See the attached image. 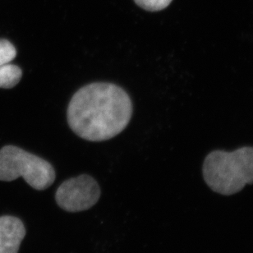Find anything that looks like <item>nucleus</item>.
I'll return each instance as SVG.
<instances>
[{
	"mask_svg": "<svg viewBox=\"0 0 253 253\" xmlns=\"http://www.w3.org/2000/svg\"><path fill=\"white\" fill-rule=\"evenodd\" d=\"M132 115V103L122 87L109 83H94L81 88L68 105L70 128L90 141L110 140L121 133Z\"/></svg>",
	"mask_w": 253,
	"mask_h": 253,
	"instance_id": "obj_1",
	"label": "nucleus"
},
{
	"mask_svg": "<svg viewBox=\"0 0 253 253\" xmlns=\"http://www.w3.org/2000/svg\"><path fill=\"white\" fill-rule=\"evenodd\" d=\"M139 7L149 12H158L165 9L173 0H134Z\"/></svg>",
	"mask_w": 253,
	"mask_h": 253,
	"instance_id": "obj_8",
	"label": "nucleus"
},
{
	"mask_svg": "<svg viewBox=\"0 0 253 253\" xmlns=\"http://www.w3.org/2000/svg\"><path fill=\"white\" fill-rule=\"evenodd\" d=\"M100 197V186L95 178L82 174L64 181L57 189L55 201L66 211L79 212L95 206Z\"/></svg>",
	"mask_w": 253,
	"mask_h": 253,
	"instance_id": "obj_4",
	"label": "nucleus"
},
{
	"mask_svg": "<svg viewBox=\"0 0 253 253\" xmlns=\"http://www.w3.org/2000/svg\"><path fill=\"white\" fill-rule=\"evenodd\" d=\"M26 228L17 217H0V253H18Z\"/></svg>",
	"mask_w": 253,
	"mask_h": 253,
	"instance_id": "obj_5",
	"label": "nucleus"
},
{
	"mask_svg": "<svg viewBox=\"0 0 253 253\" xmlns=\"http://www.w3.org/2000/svg\"><path fill=\"white\" fill-rule=\"evenodd\" d=\"M202 172L205 182L214 192L235 194L253 183V147L211 151L205 159Z\"/></svg>",
	"mask_w": 253,
	"mask_h": 253,
	"instance_id": "obj_2",
	"label": "nucleus"
},
{
	"mask_svg": "<svg viewBox=\"0 0 253 253\" xmlns=\"http://www.w3.org/2000/svg\"><path fill=\"white\" fill-rule=\"evenodd\" d=\"M22 177L32 188L42 191L55 180L51 164L39 156L15 146H5L0 150V181L11 182Z\"/></svg>",
	"mask_w": 253,
	"mask_h": 253,
	"instance_id": "obj_3",
	"label": "nucleus"
},
{
	"mask_svg": "<svg viewBox=\"0 0 253 253\" xmlns=\"http://www.w3.org/2000/svg\"><path fill=\"white\" fill-rule=\"evenodd\" d=\"M22 77V71L14 64L0 66V88L11 89L17 85Z\"/></svg>",
	"mask_w": 253,
	"mask_h": 253,
	"instance_id": "obj_6",
	"label": "nucleus"
},
{
	"mask_svg": "<svg viewBox=\"0 0 253 253\" xmlns=\"http://www.w3.org/2000/svg\"><path fill=\"white\" fill-rule=\"evenodd\" d=\"M17 56V49L7 40L0 39V66L7 64Z\"/></svg>",
	"mask_w": 253,
	"mask_h": 253,
	"instance_id": "obj_7",
	"label": "nucleus"
}]
</instances>
